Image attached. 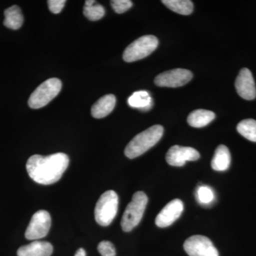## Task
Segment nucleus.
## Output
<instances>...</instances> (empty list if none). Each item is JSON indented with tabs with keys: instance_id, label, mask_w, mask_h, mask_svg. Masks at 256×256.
Wrapping results in <instances>:
<instances>
[{
	"instance_id": "7",
	"label": "nucleus",
	"mask_w": 256,
	"mask_h": 256,
	"mask_svg": "<svg viewBox=\"0 0 256 256\" xmlns=\"http://www.w3.org/2000/svg\"><path fill=\"white\" fill-rule=\"evenodd\" d=\"M52 218L50 213L45 210H40L32 216L28 225L25 237L28 240H37L46 236L50 232Z\"/></svg>"
},
{
	"instance_id": "10",
	"label": "nucleus",
	"mask_w": 256,
	"mask_h": 256,
	"mask_svg": "<svg viewBox=\"0 0 256 256\" xmlns=\"http://www.w3.org/2000/svg\"><path fill=\"white\" fill-rule=\"evenodd\" d=\"M200 158V153L194 148L180 146H172L166 154V162L173 166H182L186 162L196 161Z\"/></svg>"
},
{
	"instance_id": "14",
	"label": "nucleus",
	"mask_w": 256,
	"mask_h": 256,
	"mask_svg": "<svg viewBox=\"0 0 256 256\" xmlns=\"http://www.w3.org/2000/svg\"><path fill=\"white\" fill-rule=\"evenodd\" d=\"M116 104V96L112 94H108L100 98L92 106V117L97 119L104 118L114 110Z\"/></svg>"
},
{
	"instance_id": "18",
	"label": "nucleus",
	"mask_w": 256,
	"mask_h": 256,
	"mask_svg": "<svg viewBox=\"0 0 256 256\" xmlns=\"http://www.w3.org/2000/svg\"><path fill=\"white\" fill-rule=\"evenodd\" d=\"M128 104L131 107L141 110H148L153 105L150 94L144 90L134 92L128 99Z\"/></svg>"
},
{
	"instance_id": "25",
	"label": "nucleus",
	"mask_w": 256,
	"mask_h": 256,
	"mask_svg": "<svg viewBox=\"0 0 256 256\" xmlns=\"http://www.w3.org/2000/svg\"><path fill=\"white\" fill-rule=\"evenodd\" d=\"M48 9L54 14H60L65 6L66 0H48Z\"/></svg>"
},
{
	"instance_id": "17",
	"label": "nucleus",
	"mask_w": 256,
	"mask_h": 256,
	"mask_svg": "<svg viewBox=\"0 0 256 256\" xmlns=\"http://www.w3.org/2000/svg\"><path fill=\"white\" fill-rule=\"evenodd\" d=\"M24 22L22 10L16 5H13L4 11V25L6 28L13 30L21 28Z\"/></svg>"
},
{
	"instance_id": "16",
	"label": "nucleus",
	"mask_w": 256,
	"mask_h": 256,
	"mask_svg": "<svg viewBox=\"0 0 256 256\" xmlns=\"http://www.w3.org/2000/svg\"><path fill=\"white\" fill-rule=\"evenodd\" d=\"M215 118L216 114L212 111L200 109L194 110L188 114V122L192 127L201 128L210 124Z\"/></svg>"
},
{
	"instance_id": "23",
	"label": "nucleus",
	"mask_w": 256,
	"mask_h": 256,
	"mask_svg": "<svg viewBox=\"0 0 256 256\" xmlns=\"http://www.w3.org/2000/svg\"><path fill=\"white\" fill-rule=\"evenodd\" d=\"M112 9L118 14H122L132 6V1L130 0H112L110 2Z\"/></svg>"
},
{
	"instance_id": "9",
	"label": "nucleus",
	"mask_w": 256,
	"mask_h": 256,
	"mask_svg": "<svg viewBox=\"0 0 256 256\" xmlns=\"http://www.w3.org/2000/svg\"><path fill=\"white\" fill-rule=\"evenodd\" d=\"M192 77L193 74L186 69H173L158 75L154 79V84L160 87H181L190 82Z\"/></svg>"
},
{
	"instance_id": "19",
	"label": "nucleus",
	"mask_w": 256,
	"mask_h": 256,
	"mask_svg": "<svg viewBox=\"0 0 256 256\" xmlns=\"http://www.w3.org/2000/svg\"><path fill=\"white\" fill-rule=\"evenodd\" d=\"M162 2L172 11L180 14L190 15L193 12V2L190 0H163Z\"/></svg>"
},
{
	"instance_id": "2",
	"label": "nucleus",
	"mask_w": 256,
	"mask_h": 256,
	"mask_svg": "<svg viewBox=\"0 0 256 256\" xmlns=\"http://www.w3.org/2000/svg\"><path fill=\"white\" fill-rule=\"evenodd\" d=\"M163 132L164 128L162 126L156 124L139 133L128 143L124 150V154L130 159L142 156L159 142Z\"/></svg>"
},
{
	"instance_id": "15",
	"label": "nucleus",
	"mask_w": 256,
	"mask_h": 256,
	"mask_svg": "<svg viewBox=\"0 0 256 256\" xmlns=\"http://www.w3.org/2000/svg\"><path fill=\"white\" fill-rule=\"evenodd\" d=\"M230 164V153L228 148L220 144L216 150L212 161V168L218 172L226 171Z\"/></svg>"
},
{
	"instance_id": "24",
	"label": "nucleus",
	"mask_w": 256,
	"mask_h": 256,
	"mask_svg": "<svg viewBox=\"0 0 256 256\" xmlns=\"http://www.w3.org/2000/svg\"><path fill=\"white\" fill-rule=\"evenodd\" d=\"M98 250L100 252L101 256H116V248L114 244L110 242L104 240L101 242L98 246Z\"/></svg>"
},
{
	"instance_id": "20",
	"label": "nucleus",
	"mask_w": 256,
	"mask_h": 256,
	"mask_svg": "<svg viewBox=\"0 0 256 256\" xmlns=\"http://www.w3.org/2000/svg\"><path fill=\"white\" fill-rule=\"evenodd\" d=\"M237 131L242 137L246 138L252 142H256V120L246 119L239 122L237 126Z\"/></svg>"
},
{
	"instance_id": "1",
	"label": "nucleus",
	"mask_w": 256,
	"mask_h": 256,
	"mask_svg": "<svg viewBox=\"0 0 256 256\" xmlns=\"http://www.w3.org/2000/svg\"><path fill=\"white\" fill-rule=\"evenodd\" d=\"M68 164V156L58 152L48 156L35 154L30 156L26 166L34 181L40 184L50 185L60 181Z\"/></svg>"
},
{
	"instance_id": "8",
	"label": "nucleus",
	"mask_w": 256,
	"mask_h": 256,
	"mask_svg": "<svg viewBox=\"0 0 256 256\" xmlns=\"http://www.w3.org/2000/svg\"><path fill=\"white\" fill-rule=\"evenodd\" d=\"M184 248L190 256H220L212 240L204 236L190 237L185 240Z\"/></svg>"
},
{
	"instance_id": "26",
	"label": "nucleus",
	"mask_w": 256,
	"mask_h": 256,
	"mask_svg": "<svg viewBox=\"0 0 256 256\" xmlns=\"http://www.w3.org/2000/svg\"><path fill=\"white\" fill-rule=\"evenodd\" d=\"M75 256H86V252L84 248H79L76 252Z\"/></svg>"
},
{
	"instance_id": "4",
	"label": "nucleus",
	"mask_w": 256,
	"mask_h": 256,
	"mask_svg": "<svg viewBox=\"0 0 256 256\" xmlns=\"http://www.w3.org/2000/svg\"><path fill=\"white\" fill-rule=\"evenodd\" d=\"M118 205V196L116 192L109 190L104 192L96 205V222L102 226L110 225L117 215Z\"/></svg>"
},
{
	"instance_id": "6",
	"label": "nucleus",
	"mask_w": 256,
	"mask_h": 256,
	"mask_svg": "<svg viewBox=\"0 0 256 256\" xmlns=\"http://www.w3.org/2000/svg\"><path fill=\"white\" fill-rule=\"evenodd\" d=\"M158 46V40L152 35H146L140 37L131 43L124 50V62L131 63L142 60L151 54Z\"/></svg>"
},
{
	"instance_id": "12",
	"label": "nucleus",
	"mask_w": 256,
	"mask_h": 256,
	"mask_svg": "<svg viewBox=\"0 0 256 256\" xmlns=\"http://www.w3.org/2000/svg\"><path fill=\"white\" fill-rule=\"evenodd\" d=\"M237 92L242 98L252 100L256 97V87L252 73L249 69L244 68L239 72L235 82Z\"/></svg>"
},
{
	"instance_id": "21",
	"label": "nucleus",
	"mask_w": 256,
	"mask_h": 256,
	"mask_svg": "<svg viewBox=\"0 0 256 256\" xmlns=\"http://www.w3.org/2000/svg\"><path fill=\"white\" fill-rule=\"evenodd\" d=\"M105 13V9L102 5L94 4L92 6H84V16L92 21L100 20L104 18Z\"/></svg>"
},
{
	"instance_id": "3",
	"label": "nucleus",
	"mask_w": 256,
	"mask_h": 256,
	"mask_svg": "<svg viewBox=\"0 0 256 256\" xmlns=\"http://www.w3.org/2000/svg\"><path fill=\"white\" fill-rule=\"evenodd\" d=\"M148 202V196L144 192H137L134 194L132 201L128 205L121 220V226L124 232H131L140 224Z\"/></svg>"
},
{
	"instance_id": "5",
	"label": "nucleus",
	"mask_w": 256,
	"mask_h": 256,
	"mask_svg": "<svg viewBox=\"0 0 256 256\" xmlns=\"http://www.w3.org/2000/svg\"><path fill=\"white\" fill-rule=\"evenodd\" d=\"M62 82L60 79L52 78L42 82L32 92L28 104L31 108L38 109L44 107L58 96L62 90Z\"/></svg>"
},
{
	"instance_id": "27",
	"label": "nucleus",
	"mask_w": 256,
	"mask_h": 256,
	"mask_svg": "<svg viewBox=\"0 0 256 256\" xmlns=\"http://www.w3.org/2000/svg\"><path fill=\"white\" fill-rule=\"evenodd\" d=\"M94 4H96V1H94V0H86L85 2V6H92Z\"/></svg>"
},
{
	"instance_id": "11",
	"label": "nucleus",
	"mask_w": 256,
	"mask_h": 256,
	"mask_svg": "<svg viewBox=\"0 0 256 256\" xmlns=\"http://www.w3.org/2000/svg\"><path fill=\"white\" fill-rule=\"evenodd\" d=\"M184 210L183 202L180 200L170 202L158 214L156 220V225L160 228L170 226L180 218Z\"/></svg>"
},
{
	"instance_id": "22",
	"label": "nucleus",
	"mask_w": 256,
	"mask_h": 256,
	"mask_svg": "<svg viewBox=\"0 0 256 256\" xmlns=\"http://www.w3.org/2000/svg\"><path fill=\"white\" fill-rule=\"evenodd\" d=\"M196 197L202 204H210L214 200V194L210 186H201L197 188Z\"/></svg>"
},
{
	"instance_id": "13",
	"label": "nucleus",
	"mask_w": 256,
	"mask_h": 256,
	"mask_svg": "<svg viewBox=\"0 0 256 256\" xmlns=\"http://www.w3.org/2000/svg\"><path fill=\"white\" fill-rule=\"evenodd\" d=\"M53 246L47 242L34 240L20 247L18 250V256H50L53 252Z\"/></svg>"
}]
</instances>
